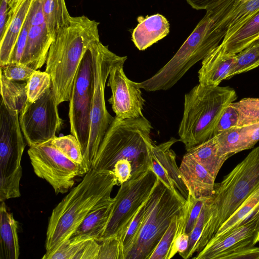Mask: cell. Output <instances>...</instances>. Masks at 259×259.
I'll list each match as a JSON object with an SVG mask.
<instances>
[{
    "mask_svg": "<svg viewBox=\"0 0 259 259\" xmlns=\"http://www.w3.org/2000/svg\"><path fill=\"white\" fill-rule=\"evenodd\" d=\"M115 185L118 183L113 172L91 168L53 209L46 233V253L69 239L92 210L112 202L111 193Z\"/></svg>",
    "mask_w": 259,
    "mask_h": 259,
    "instance_id": "1",
    "label": "cell"
},
{
    "mask_svg": "<svg viewBox=\"0 0 259 259\" xmlns=\"http://www.w3.org/2000/svg\"><path fill=\"white\" fill-rule=\"evenodd\" d=\"M234 0H218L208 7L204 17L171 59L153 75L164 90L173 87L196 63L202 60L225 37Z\"/></svg>",
    "mask_w": 259,
    "mask_h": 259,
    "instance_id": "2",
    "label": "cell"
},
{
    "mask_svg": "<svg viewBox=\"0 0 259 259\" xmlns=\"http://www.w3.org/2000/svg\"><path fill=\"white\" fill-rule=\"evenodd\" d=\"M99 24L85 16L72 17L69 23L55 36L48 52L45 71L51 76L58 105L69 101L84 54L93 41L100 39Z\"/></svg>",
    "mask_w": 259,
    "mask_h": 259,
    "instance_id": "3",
    "label": "cell"
},
{
    "mask_svg": "<svg viewBox=\"0 0 259 259\" xmlns=\"http://www.w3.org/2000/svg\"><path fill=\"white\" fill-rule=\"evenodd\" d=\"M152 126L144 116L125 119L115 117L98 149L92 168L98 171H112L121 160L130 161L132 177L151 167Z\"/></svg>",
    "mask_w": 259,
    "mask_h": 259,
    "instance_id": "4",
    "label": "cell"
},
{
    "mask_svg": "<svg viewBox=\"0 0 259 259\" xmlns=\"http://www.w3.org/2000/svg\"><path fill=\"white\" fill-rule=\"evenodd\" d=\"M259 188V146L254 148L221 183L208 199V217L193 254L201 251L219 228Z\"/></svg>",
    "mask_w": 259,
    "mask_h": 259,
    "instance_id": "5",
    "label": "cell"
},
{
    "mask_svg": "<svg viewBox=\"0 0 259 259\" xmlns=\"http://www.w3.org/2000/svg\"><path fill=\"white\" fill-rule=\"evenodd\" d=\"M237 99L229 87L198 84L186 93L178 134L186 151L212 138L225 109Z\"/></svg>",
    "mask_w": 259,
    "mask_h": 259,
    "instance_id": "6",
    "label": "cell"
},
{
    "mask_svg": "<svg viewBox=\"0 0 259 259\" xmlns=\"http://www.w3.org/2000/svg\"><path fill=\"white\" fill-rule=\"evenodd\" d=\"M146 202L142 224L124 259H149L185 204L159 180Z\"/></svg>",
    "mask_w": 259,
    "mask_h": 259,
    "instance_id": "7",
    "label": "cell"
},
{
    "mask_svg": "<svg viewBox=\"0 0 259 259\" xmlns=\"http://www.w3.org/2000/svg\"><path fill=\"white\" fill-rule=\"evenodd\" d=\"M90 47L93 56L94 91L90 113L89 141L83 154L88 171L92 168L99 146L114 119L106 108L105 84L113 64L122 57L111 52L100 39L93 41Z\"/></svg>",
    "mask_w": 259,
    "mask_h": 259,
    "instance_id": "8",
    "label": "cell"
},
{
    "mask_svg": "<svg viewBox=\"0 0 259 259\" xmlns=\"http://www.w3.org/2000/svg\"><path fill=\"white\" fill-rule=\"evenodd\" d=\"M158 180L156 174L150 168L120 185L113 198L111 213L101 241L113 236L117 237L120 241L133 217L150 196Z\"/></svg>",
    "mask_w": 259,
    "mask_h": 259,
    "instance_id": "9",
    "label": "cell"
},
{
    "mask_svg": "<svg viewBox=\"0 0 259 259\" xmlns=\"http://www.w3.org/2000/svg\"><path fill=\"white\" fill-rule=\"evenodd\" d=\"M94 91L93 56L89 46L75 76L69 101L68 116L71 134L78 140L83 155L89 141L90 113Z\"/></svg>",
    "mask_w": 259,
    "mask_h": 259,
    "instance_id": "10",
    "label": "cell"
},
{
    "mask_svg": "<svg viewBox=\"0 0 259 259\" xmlns=\"http://www.w3.org/2000/svg\"><path fill=\"white\" fill-rule=\"evenodd\" d=\"M27 153L35 175L49 183L57 195L67 193L73 186L75 178L87 172L54 147L50 141L29 147Z\"/></svg>",
    "mask_w": 259,
    "mask_h": 259,
    "instance_id": "11",
    "label": "cell"
},
{
    "mask_svg": "<svg viewBox=\"0 0 259 259\" xmlns=\"http://www.w3.org/2000/svg\"><path fill=\"white\" fill-rule=\"evenodd\" d=\"M51 87L33 103L27 102L19 117L20 127L29 147L48 142L61 130L63 121Z\"/></svg>",
    "mask_w": 259,
    "mask_h": 259,
    "instance_id": "12",
    "label": "cell"
},
{
    "mask_svg": "<svg viewBox=\"0 0 259 259\" xmlns=\"http://www.w3.org/2000/svg\"><path fill=\"white\" fill-rule=\"evenodd\" d=\"M259 213L222 238L209 241L194 259H259Z\"/></svg>",
    "mask_w": 259,
    "mask_h": 259,
    "instance_id": "13",
    "label": "cell"
},
{
    "mask_svg": "<svg viewBox=\"0 0 259 259\" xmlns=\"http://www.w3.org/2000/svg\"><path fill=\"white\" fill-rule=\"evenodd\" d=\"M126 56H122L112 65L108 86L112 95L108 102L119 119L137 118L144 116L142 111L145 100L137 82L129 79L125 74L123 65Z\"/></svg>",
    "mask_w": 259,
    "mask_h": 259,
    "instance_id": "14",
    "label": "cell"
},
{
    "mask_svg": "<svg viewBox=\"0 0 259 259\" xmlns=\"http://www.w3.org/2000/svg\"><path fill=\"white\" fill-rule=\"evenodd\" d=\"M178 141L179 139L171 137L158 145L154 143L151 149V167L158 180L185 203L189 195L188 191L177 165L176 154L171 148Z\"/></svg>",
    "mask_w": 259,
    "mask_h": 259,
    "instance_id": "15",
    "label": "cell"
},
{
    "mask_svg": "<svg viewBox=\"0 0 259 259\" xmlns=\"http://www.w3.org/2000/svg\"><path fill=\"white\" fill-rule=\"evenodd\" d=\"M179 168L189 194L196 198L212 196L215 179L189 153L183 156Z\"/></svg>",
    "mask_w": 259,
    "mask_h": 259,
    "instance_id": "16",
    "label": "cell"
},
{
    "mask_svg": "<svg viewBox=\"0 0 259 259\" xmlns=\"http://www.w3.org/2000/svg\"><path fill=\"white\" fill-rule=\"evenodd\" d=\"M33 0H18L10 10L6 24L0 35V67L9 63Z\"/></svg>",
    "mask_w": 259,
    "mask_h": 259,
    "instance_id": "17",
    "label": "cell"
},
{
    "mask_svg": "<svg viewBox=\"0 0 259 259\" xmlns=\"http://www.w3.org/2000/svg\"><path fill=\"white\" fill-rule=\"evenodd\" d=\"M236 54L226 53L220 44L202 60L198 71L199 83L210 87L219 86L228 79L235 60Z\"/></svg>",
    "mask_w": 259,
    "mask_h": 259,
    "instance_id": "18",
    "label": "cell"
},
{
    "mask_svg": "<svg viewBox=\"0 0 259 259\" xmlns=\"http://www.w3.org/2000/svg\"><path fill=\"white\" fill-rule=\"evenodd\" d=\"M138 23L132 34V40L137 49L144 51L166 36L169 23L162 15L156 14L137 18Z\"/></svg>",
    "mask_w": 259,
    "mask_h": 259,
    "instance_id": "19",
    "label": "cell"
},
{
    "mask_svg": "<svg viewBox=\"0 0 259 259\" xmlns=\"http://www.w3.org/2000/svg\"><path fill=\"white\" fill-rule=\"evenodd\" d=\"M54 38L50 35L46 24L31 25L27 43L20 63L36 70L47 59L50 46Z\"/></svg>",
    "mask_w": 259,
    "mask_h": 259,
    "instance_id": "20",
    "label": "cell"
},
{
    "mask_svg": "<svg viewBox=\"0 0 259 259\" xmlns=\"http://www.w3.org/2000/svg\"><path fill=\"white\" fill-rule=\"evenodd\" d=\"M113 201L92 210L68 240L75 242L94 239L100 242L109 220Z\"/></svg>",
    "mask_w": 259,
    "mask_h": 259,
    "instance_id": "21",
    "label": "cell"
},
{
    "mask_svg": "<svg viewBox=\"0 0 259 259\" xmlns=\"http://www.w3.org/2000/svg\"><path fill=\"white\" fill-rule=\"evenodd\" d=\"M0 202V259H17L20 254L18 222L5 201Z\"/></svg>",
    "mask_w": 259,
    "mask_h": 259,
    "instance_id": "22",
    "label": "cell"
},
{
    "mask_svg": "<svg viewBox=\"0 0 259 259\" xmlns=\"http://www.w3.org/2000/svg\"><path fill=\"white\" fill-rule=\"evenodd\" d=\"M215 179L230 156L222 150L215 136L187 151Z\"/></svg>",
    "mask_w": 259,
    "mask_h": 259,
    "instance_id": "23",
    "label": "cell"
},
{
    "mask_svg": "<svg viewBox=\"0 0 259 259\" xmlns=\"http://www.w3.org/2000/svg\"><path fill=\"white\" fill-rule=\"evenodd\" d=\"M99 243L94 239L69 242L66 240L48 253L44 259H97Z\"/></svg>",
    "mask_w": 259,
    "mask_h": 259,
    "instance_id": "24",
    "label": "cell"
},
{
    "mask_svg": "<svg viewBox=\"0 0 259 259\" xmlns=\"http://www.w3.org/2000/svg\"><path fill=\"white\" fill-rule=\"evenodd\" d=\"M258 213L259 188L252 192L224 222L209 241H214L222 238Z\"/></svg>",
    "mask_w": 259,
    "mask_h": 259,
    "instance_id": "25",
    "label": "cell"
},
{
    "mask_svg": "<svg viewBox=\"0 0 259 259\" xmlns=\"http://www.w3.org/2000/svg\"><path fill=\"white\" fill-rule=\"evenodd\" d=\"M259 39V10L233 35L222 40L224 50L227 53L236 54L253 41Z\"/></svg>",
    "mask_w": 259,
    "mask_h": 259,
    "instance_id": "26",
    "label": "cell"
},
{
    "mask_svg": "<svg viewBox=\"0 0 259 259\" xmlns=\"http://www.w3.org/2000/svg\"><path fill=\"white\" fill-rule=\"evenodd\" d=\"M1 100L9 109L19 114L28 102L27 83L8 79L0 71Z\"/></svg>",
    "mask_w": 259,
    "mask_h": 259,
    "instance_id": "27",
    "label": "cell"
},
{
    "mask_svg": "<svg viewBox=\"0 0 259 259\" xmlns=\"http://www.w3.org/2000/svg\"><path fill=\"white\" fill-rule=\"evenodd\" d=\"M42 9L49 32L55 38L58 31L69 23L72 16L65 0H43Z\"/></svg>",
    "mask_w": 259,
    "mask_h": 259,
    "instance_id": "28",
    "label": "cell"
},
{
    "mask_svg": "<svg viewBox=\"0 0 259 259\" xmlns=\"http://www.w3.org/2000/svg\"><path fill=\"white\" fill-rule=\"evenodd\" d=\"M208 198H196L189 194L179 215L177 237L182 234L190 235L195 227L203 205Z\"/></svg>",
    "mask_w": 259,
    "mask_h": 259,
    "instance_id": "29",
    "label": "cell"
},
{
    "mask_svg": "<svg viewBox=\"0 0 259 259\" xmlns=\"http://www.w3.org/2000/svg\"><path fill=\"white\" fill-rule=\"evenodd\" d=\"M259 66V39L236 54L235 60L228 79Z\"/></svg>",
    "mask_w": 259,
    "mask_h": 259,
    "instance_id": "30",
    "label": "cell"
},
{
    "mask_svg": "<svg viewBox=\"0 0 259 259\" xmlns=\"http://www.w3.org/2000/svg\"><path fill=\"white\" fill-rule=\"evenodd\" d=\"M259 10V0H250L240 6H236L229 18V25L223 40L233 35Z\"/></svg>",
    "mask_w": 259,
    "mask_h": 259,
    "instance_id": "31",
    "label": "cell"
},
{
    "mask_svg": "<svg viewBox=\"0 0 259 259\" xmlns=\"http://www.w3.org/2000/svg\"><path fill=\"white\" fill-rule=\"evenodd\" d=\"M180 213L174 218L149 259H170L177 253L175 242Z\"/></svg>",
    "mask_w": 259,
    "mask_h": 259,
    "instance_id": "32",
    "label": "cell"
},
{
    "mask_svg": "<svg viewBox=\"0 0 259 259\" xmlns=\"http://www.w3.org/2000/svg\"><path fill=\"white\" fill-rule=\"evenodd\" d=\"M50 142L67 158L88 171L84 163L80 145L74 135L71 134L59 137L56 136L51 140Z\"/></svg>",
    "mask_w": 259,
    "mask_h": 259,
    "instance_id": "33",
    "label": "cell"
},
{
    "mask_svg": "<svg viewBox=\"0 0 259 259\" xmlns=\"http://www.w3.org/2000/svg\"><path fill=\"white\" fill-rule=\"evenodd\" d=\"M231 105L238 113V127L259 123V98H243Z\"/></svg>",
    "mask_w": 259,
    "mask_h": 259,
    "instance_id": "34",
    "label": "cell"
},
{
    "mask_svg": "<svg viewBox=\"0 0 259 259\" xmlns=\"http://www.w3.org/2000/svg\"><path fill=\"white\" fill-rule=\"evenodd\" d=\"M28 102L33 103L42 97L51 87L50 75L46 71L35 70L26 82Z\"/></svg>",
    "mask_w": 259,
    "mask_h": 259,
    "instance_id": "35",
    "label": "cell"
},
{
    "mask_svg": "<svg viewBox=\"0 0 259 259\" xmlns=\"http://www.w3.org/2000/svg\"><path fill=\"white\" fill-rule=\"evenodd\" d=\"M222 151L231 157L242 151L241 127H235L214 136Z\"/></svg>",
    "mask_w": 259,
    "mask_h": 259,
    "instance_id": "36",
    "label": "cell"
},
{
    "mask_svg": "<svg viewBox=\"0 0 259 259\" xmlns=\"http://www.w3.org/2000/svg\"><path fill=\"white\" fill-rule=\"evenodd\" d=\"M209 198L204 203L195 227L189 235L187 249L185 251L179 253L180 255L184 259H187L192 256L193 249L201 236L204 224L208 217Z\"/></svg>",
    "mask_w": 259,
    "mask_h": 259,
    "instance_id": "37",
    "label": "cell"
},
{
    "mask_svg": "<svg viewBox=\"0 0 259 259\" xmlns=\"http://www.w3.org/2000/svg\"><path fill=\"white\" fill-rule=\"evenodd\" d=\"M99 243L97 259H124V252L121 241L116 236L102 240Z\"/></svg>",
    "mask_w": 259,
    "mask_h": 259,
    "instance_id": "38",
    "label": "cell"
},
{
    "mask_svg": "<svg viewBox=\"0 0 259 259\" xmlns=\"http://www.w3.org/2000/svg\"><path fill=\"white\" fill-rule=\"evenodd\" d=\"M146 201L137 211L128 225L125 234L120 239L124 252V259L125 253L130 248L142 224L147 208Z\"/></svg>",
    "mask_w": 259,
    "mask_h": 259,
    "instance_id": "39",
    "label": "cell"
},
{
    "mask_svg": "<svg viewBox=\"0 0 259 259\" xmlns=\"http://www.w3.org/2000/svg\"><path fill=\"white\" fill-rule=\"evenodd\" d=\"M35 71L31 67L20 63H8L0 67V71L9 79L27 82Z\"/></svg>",
    "mask_w": 259,
    "mask_h": 259,
    "instance_id": "40",
    "label": "cell"
},
{
    "mask_svg": "<svg viewBox=\"0 0 259 259\" xmlns=\"http://www.w3.org/2000/svg\"><path fill=\"white\" fill-rule=\"evenodd\" d=\"M238 124V113L230 104L225 109L221 115L215 127L213 136L231 128L237 127Z\"/></svg>",
    "mask_w": 259,
    "mask_h": 259,
    "instance_id": "41",
    "label": "cell"
},
{
    "mask_svg": "<svg viewBox=\"0 0 259 259\" xmlns=\"http://www.w3.org/2000/svg\"><path fill=\"white\" fill-rule=\"evenodd\" d=\"M30 26V22L28 13L20 35L11 55L9 63H20L26 45Z\"/></svg>",
    "mask_w": 259,
    "mask_h": 259,
    "instance_id": "42",
    "label": "cell"
},
{
    "mask_svg": "<svg viewBox=\"0 0 259 259\" xmlns=\"http://www.w3.org/2000/svg\"><path fill=\"white\" fill-rule=\"evenodd\" d=\"M242 151L251 149L259 141V123L241 127Z\"/></svg>",
    "mask_w": 259,
    "mask_h": 259,
    "instance_id": "43",
    "label": "cell"
},
{
    "mask_svg": "<svg viewBox=\"0 0 259 259\" xmlns=\"http://www.w3.org/2000/svg\"><path fill=\"white\" fill-rule=\"evenodd\" d=\"M132 163L126 160L117 161L114 165L113 172L116 177L118 185L129 180L132 177Z\"/></svg>",
    "mask_w": 259,
    "mask_h": 259,
    "instance_id": "44",
    "label": "cell"
},
{
    "mask_svg": "<svg viewBox=\"0 0 259 259\" xmlns=\"http://www.w3.org/2000/svg\"><path fill=\"white\" fill-rule=\"evenodd\" d=\"M0 35L2 34L7 20L8 14L17 0H0Z\"/></svg>",
    "mask_w": 259,
    "mask_h": 259,
    "instance_id": "45",
    "label": "cell"
},
{
    "mask_svg": "<svg viewBox=\"0 0 259 259\" xmlns=\"http://www.w3.org/2000/svg\"><path fill=\"white\" fill-rule=\"evenodd\" d=\"M189 236L185 234H182L178 236L175 242V246L177 252L181 253L187 249Z\"/></svg>",
    "mask_w": 259,
    "mask_h": 259,
    "instance_id": "46",
    "label": "cell"
},
{
    "mask_svg": "<svg viewBox=\"0 0 259 259\" xmlns=\"http://www.w3.org/2000/svg\"><path fill=\"white\" fill-rule=\"evenodd\" d=\"M218 0H186L187 3L196 10H206Z\"/></svg>",
    "mask_w": 259,
    "mask_h": 259,
    "instance_id": "47",
    "label": "cell"
},
{
    "mask_svg": "<svg viewBox=\"0 0 259 259\" xmlns=\"http://www.w3.org/2000/svg\"><path fill=\"white\" fill-rule=\"evenodd\" d=\"M250 0H234L235 3L236 5H241L243 4H244Z\"/></svg>",
    "mask_w": 259,
    "mask_h": 259,
    "instance_id": "48",
    "label": "cell"
},
{
    "mask_svg": "<svg viewBox=\"0 0 259 259\" xmlns=\"http://www.w3.org/2000/svg\"><path fill=\"white\" fill-rule=\"evenodd\" d=\"M17 1H18V0H17Z\"/></svg>",
    "mask_w": 259,
    "mask_h": 259,
    "instance_id": "49",
    "label": "cell"
}]
</instances>
